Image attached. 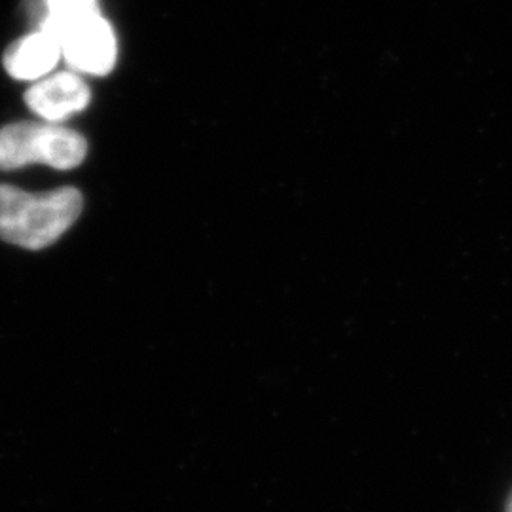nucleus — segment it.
Listing matches in <instances>:
<instances>
[{"instance_id":"5","label":"nucleus","mask_w":512,"mask_h":512,"mask_svg":"<svg viewBox=\"0 0 512 512\" xmlns=\"http://www.w3.org/2000/svg\"><path fill=\"white\" fill-rule=\"evenodd\" d=\"M61 48L50 33L37 31L29 37L14 42L4 54L6 73L18 80H40L52 73L59 61Z\"/></svg>"},{"instance_id":"1","label":"nucleus","mask_w":512,"mask_h":512,"mask_svg":"<svg viewBox=\"0 0 512 512\" xmlns=\"http://www.w3.org/2000/svg\"><path fill=\"white\" fill-rule=\"evenodd\" d=\"M82 207V194L71 186L31 194L0 184V239L29 251L46 249L73 226Z\"/></svg>"},{"instance_id":"6","label":"nucleus","mask_w":512,"mask_h":512,"mask_svg":"<svg viewBox=\"0 0 512 512\" xmlns=\"http://www.w3.org/2000/svg\"><path fill=\"white\" fill-rule=\"evenodd\" d=\"M507 512H512V495L511 499H509V503H507Z\"/></svg>"},{"instance_id":"4","label":"nucleus","mask_w":512,"mask_h":512,"mask_svg":"<svg viewBox=\"0 0 512 512\" xmlns=\"http://www.w3.org/2000/svg\"><path fill=\"white\" fill-rule=\"evenodd\" d=\"M90 99L88 84L76 73L44 76L25 93L27 107L52 124L86 109Z\"/></svg>"},{"instance_id":"3","label":"nucleus","mask_w":512,"mask_h":512,"mask_svg":"<svg viewBox=\"0 0 512 512\" xmlns=\"http://www.w3.org/2000/svg\"><path fill=\"white\" fill-rule=\"evenodd\" d=\"M42 31L57 40L61 54L78 73L103 76L116 65V37L99 6L69 14H48Z\"/></svg>"},{"instance_id":"2","label":"nucleus","mask_w":512,"mask_h":512,"mask_svg":"<svg viewBox=\"0 0 512 512\" xmlns=\"http://www.w3.org/2000/svg\"><path fill=\"white\" fill-rule=\"evenodd\" d=\"M88 143L73 129L57 124L18 122L0 129V169L10 171L29 164L73 169L86 160Z\"/></svg>"}]
</instances>
